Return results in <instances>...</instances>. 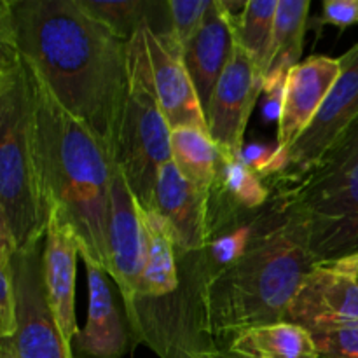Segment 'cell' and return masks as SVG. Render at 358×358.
Here are the masks:
<instances>
[{"label":"cell","mask_w":358,"mask_h":358,"mask_svg":"<svg viewBox=\"0 0 358 358\" xmlns=\"http://www.w3.org/2000/svg\"><path fill=\"white\" fill-rule=\"evenodd\" d=\"M0 42L13 45L62 107L115 159L128 94L129 42L79 0H2Z\"/></svg>","instance_id":"1"},{"label":"cell","mask_w":358,"mask_h":358,"mask_svg":"<svg viewBox=\"0 0 358 358\" xmlns=\"http://www.w3.org/2000/svg\"><path fill=\"white\" fill-rule=\"evenodd\" d=\"M268 226L233 266L196 285L198 327L205 350L227 348L241 332L287 322L304 276L317 262L303 217L280 189Z\"/></svg>","instance_id":"2"},{"label":"cell","mask_w":358,"mask_h":358,"mask_svg":"<svg viewBox=\"0 0 358 358\" xmlns=\"http://www.w3.org/2000/svg\"><path fill=\"white\" fill-rule=\"evenodd\" d=\"M28 77L49 210L55 208L72 227L80 254L93 257L108 275L110 194L117 164L103 142L59 105L30 66Z\"/></svg>","instance_id":"3"},{"label":"cell","mask_w":358,"mask_h":358,"mask_svg":"<svg viewBox=\"0 0 358 358\" xmlns=\"http://www.w3.org/2000/svg\"><path fill=\"white\" fill-rule=\"evenodd\" d=\"M48 220L28 66L0 42V241L30 250L44 240Z\"/></svg>","instance_id":"4"},{"label":"cell","mask_w":358,"mask_h":358,"mask_svg":"<svg viewBox=\"0 0 358 358\" xmlns=\"http://www.w3.org/2000/svg\"><path fill=\"white\" fill-rule=\"evenodd\" d=\"M304 220L315 262L358 254V119L287 189Z\"/></svg>","instance_id":"5"},{"label":"cell","mask_w":358,"mask_h":358,"mask_svg":"<svg viewBox=\"0 0 358 358\" xmlns=\"http://www.w3.org/2000/svg\"><path fill=\"white\" fill-rule=\"evenodd\" d=\"M129 83L115 164L143 210H154L157 177L171 161V128L163 114L147 56L143 28L129 41Z\"/></svg>","instance_id":"6"},{"label":"cell","mask_w":358,"mask_h":358,"mask_svg":"<svg viewBox=\"0 0 358 358\" xmlns=\"http://www.w3.org/2000/svg\"><path fill=\"white\" fill-rule=\"evenodd\" d=\"M16 285V332L13 348L17 358H73L48 301L44 282V240L13 255Z\"/></svg>","instance_id":"7"},{"label":"cell","mask_w":358,"mask_h":358,"mask_svg":"<svg viewBox=\"0 0 358 358\" xmlns=\"http://www.w3.org/2000/svg\"><path fill=\"white\" fill-rule=\"evenodd\" d=\"M341 70L313 121L285 149L287 166L269 180V189H287L299 182L325 150L358 119V42L339 58Z\"/></svg>","instance_id":"8"},{"label":"cell","mask_w":358,"mask_h":358,"mask_svg":"<svg viewBox=\"0 0 358 358\" xmlns=\"http://www.w3.org/2000/svg\"><path fill=\"white\" fill-rule=\"evenodd\" d=\"M287 322L306 331L358 322V254L317 262L294 296Z\"/></svg>","instance_id":"9"},{"label":"cell","mask_w":358,"mask_h":358,"mask_svg":"<svg viewBox=\"0 0 358 358\" xmlns=\"http://www.w3.org/2000/svg\"><path fill=\"white\" fill-rule=\"evenodd\" d=\"M108 252L110 276L121 292L122 301L133 313L138 301L140 282L145 269L147 231L143 208L124 175L115 168L110 194V220H108Z\"/></svg>","instance_id":"10"},{"label":"cell","mask_w":358,"mask_h":358,"mask_svg":"<svg viewBox=\"0 0 358 358\" xmlns=\"http://www.w3.org/2000/svg\"><path fill=\"white\" fill-rule=\"evenodd\" d=\"M264 79L250 56L238 45L227 69L217 83L206 112V124L224 156H243V138Z\"/></svg>","instance_id":"11"},{"label":"cell","mask_w":358,"mask_h":358,"mask_svg":"<svg viewBox=\"0 0 358 358\" xmlns=\"http://www.w3.org/2000/svg\"><path fill=\"white\" fill-rule=\"evenodd\" d=\"M143 37L157 100L170 128L194 126L208 131L201 101L182 59L180 45L170 34H156L149 27H143Z\"/></svg>","instance_id":"12"},{"label":"cell","mask_w":358,"mask_h":358,"mask_svg":"<svg viewBox=\"0 0 358 358\" xmlns=\"http://www.w3.org/2000/svg\"><path fill=\"white\" fill-rule=\"evenodd\" d=\"M154 210L170 226L178 255H196L205 250L210 233V191L187 180L173 161L161 168Z\"/></svg>","instance_id":"13"},{"label":"cell","mask_w":358,"mask_h":358,"mask_svg":"<svg viewBox=\"0 0 358 358\" xmlns=\"http://www.w3.org/2000/svg\"><path fill=\"white\" fill-rule=\"evenodd\" d=\"M236 16L224 0H212L198 30L182 48V59L196 87L203 112H208L213 91L236 49Z\"/></svg>","instance_id":"14"},{"label":"cell","mask_w":358,"mask_h":358,"mask_svg":"<svg viewBox=\"0 0 358 358\" xmlns=\"http://www.w3.org/2000/svg\"><path fill=\"white\" fill-rule=\"evenodd\" d=\"M80 257L87 273L90 308L86 327L72 341L73 358H121L128 352L129 336L108 283L110 276L93 257Z\"/></svg>","instance_id":"15"},{"label":"cell","mask_w":358,"mask_h":358,"mask_svg":"<svg viewBox=\"0 0 358 358\" xmlns=\"http://www.w3.org/2000/svg\"><path fill=\"white\" fill-rule=\"evenodd\" d=\"M77 257H80V247L76 233L51 208L44 234V282L49 306L70 345L79 334L76 318Z\"/></svg>","instance_id":"16"},{"label":"cell","mask_w":358,"mask_h":358,"mask_svg":"<svg viewBox=\"0 0 358 358\" xmlns=\"http://www.w3.org/2000/svg\"><path fill=\"white\" fill-rule=\"evenodd\" d=\"M341 70L339 58L311 56L290 70L278 117L276 147L289 149L308 128Z\"/></svg>","instance_id":"17"},{"label":"cell","mask_w":358,"mask_h":358,"mask_svg":"<svg viewBox=\"0 0 358 358\" xmlns=\"http://www.w3.org/2000/svg\"><path fill=\"white\" fill-rule=\"evenodd\" d=\"M143 220L147 231V255L136 304L140 301L164 299L180 287L177 243L170 226L156 210H143Z\"/></svg>","instance_id":"18"},{"label":"cell","mask_w":358,"mask_h":358,"mask_svg":"<svg viewBox=\"0 0 358 358\" xmlns=\"http://www.w3.org/2000/svg\"><path fill=\"white\" fill-rule=\"evenodd\" d=\"M310 0H278L264 83H287L290 70L299 65L310 17Z\"/></svg>","instance_id":"19"},{"label":"cell","mask_w":358,"mask_h":358,"mask_svg":"<svg viewBox=\"0 0 358 358\" xmlns=\"http://www.w3.org/2000/svg\"><path fill=\"white\" fill-rule=\"evenodd\" d=\"M226 350L240 358H320L310 332L292 322L248 329Z\"/></svg>","instance_id":"20"},{"label":"cell","mask_w":358,"mask_h":358,"mask_svg":"<svg viewBox=\"0 0 358 358\" xmlns=\"http://www.w3.org/2000/svg\"><path fill=\"white\" fill-rule=\"evenodd\" d=\"M171 161L182 175L198 187L210 189L219 180L224 152L206 129L180 126L171 129Z\"/></svg>","instance_id":"21"},{"label":"cell","mask_w":358,"mask_h":358,"mask_svg":"<svg viewBox=\"0 0 358 358\" xmlns=\"http://www.w3.org/2000/svg\"><path fill=\"white\" fill-rule=\"evenodd\" d=\"M210 194L241 212H255L264 208L273 192L261 175L255 173L243 157H224L219 180Z\"/></svg>","instance_id":"22"},{"label":"cell","mask_w":358,"mask_h":358,"mask_svg":"<svg viewBox=\"0 0 358 358\" xmlns=\"http://www.w3.org/2000/svg\"><path fill=\"white\" fill-rule=\"evenodd\" d=\"M278 0H248L243 13L236 20V42L264 79L266 63L271 48L273 27Z\"/></svg>","instance_id":"23"},{"label":"cell","mask_w":358,"mask_h":358,"mask_svg":"<svg viewBox=\"0 0 358 358\" xmlns=\"http://www.w3.org/2000/svg\"><path fill=\"white\" fill-rule=\"evenodd\" d=\"M308 332L320 358H358V322L322 325Z\"/></svg>","instance_id":"24"},{"label":"cell","mask_w":358,"mask_h":358,"mask_svg":"<svg viewBox=\"0 0 358 358\" xmlns=\"http://www.w3.org/2000/svg\"><path fill=\"white\" fill-rule=\"evenodd\" d=\"M16 252L0 241V339H13L16 332V285L13 255Z\"/></svg>","instance_id":"25"},{"label":"cell","mask_w":358,"mask_h":358,"mask_svg":"<svg viewBox=\"0 0 358 358\" xmlns=\"http://www.w3.org/2000/svg\"><path fill=\"white\" fill-rule=\"evenodd\" d=\"M210 3L212 0H168L171 20L170 35L180 48H184L198 30Z\"/></svg>","instance_id":"26"},{"label":"cell","mask_w":358,"mask_h":358,"mask_svg":"<svg viewBox=\"0 0 358 358\" xmlns=\"http://www.w3.org/2000/svg\"><path fill=\"white\" fill-rule=\"evenodd\" d=\"M322 24L348 28L358 23V0H325L322 7Z\"/></svg>","instance_id":"27"},{"label":"cell","mask_w":358,"mask_h":358,"mask_svg":"<svg viewBox=\"0 0 358 358\" xmlns=\"http://www.w3.org/2000/svg\"><path fill=\"white\" fill-rule=\"evenodd\" d=\"M196 358H240L229 352L226 348H212V350H206V352H201Z\"/></svg>","instance_id":"28"},{"label":"cell","mask_w":358,"mask_h":358,"mask_svg":"<svg viewBox=\"0 0 358 358\" xmlns=\"http://www.w3.org/2000/svg\"><path fill=\"white\" fill-rule=\"evenodd\" d=\"M0 358H17L10 339H0Z\"/></svg>","instance_id":"29"}]
</instances>
